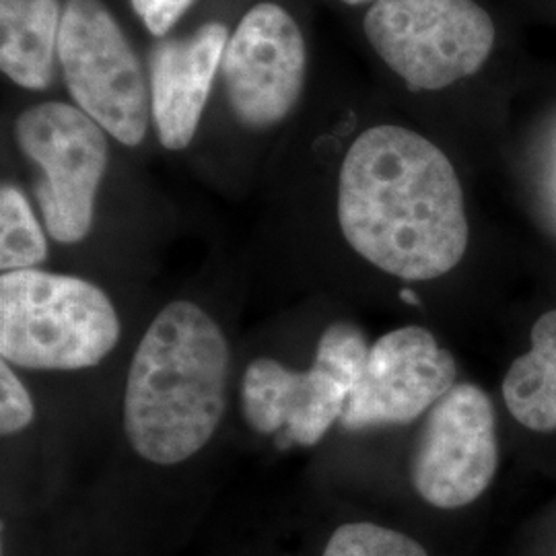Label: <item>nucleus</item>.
Wrapping results in <instances>:
<instances>
[{"label":"nucleus","mask_w":556,"mask_h":556,"mask_svg":"<svg viewBox=\"0 0 556 556\" xmlns=\"http://www.w3.org/2000/svg\"><path fill=\"white\" fill-rule=\"evenodd\" d=\"M346 243L402 280H433L468 250L464 190L450 157L410 128L379 124L349 147L338 174Z\"/></svg>","instance_id":"1"},{"label":"nucleus","mask_w":556,"mask_h":556,"mask_svg":"<svg viewBox=\"0 0 556 556\" xmlns=\"http://www.w3.org/2000/svg\"><path fill=\"white\" fill-rule=\"evenodd\" d=\"M231 351L219 324L178 299L149 324L128 369L124 433L151 464L197 456L225 413Z\"/></svg>","instance_id":"2"},{"label":"nucleus","mask_w":556,"mask_h":556,"mask_svg":"<svg viewBox=\"0 0 556 556\" xmlns=\"http://www.w3.org/2000/svg\"><path fill=\"white\" fill-rule=\"evenodd\" d=\"M118 340V312L98 285L40 268L2 273V361L36 371H79L100 365Z\"/></svg>","instance_id":"3"},{"label":"nucleus","mask_w":556,"mask_h":556,"mask_svg":"<svg viewBox=\"0 0 556 556\" xmlns=\"http://www.w3.org/2000/svg\"><path fill=\"white\" fill-rule=\"evenodd\" d=\"M363 29L413 91H439L477 75L495 46V23L477 0H376Z\"/></svg>","instance_id":"4"},{"label":"nucleus","mask_w":556,"mask_h":556,"mask_svg":"<svg viewBox=\"0 0 556 556\" xmlns=\"http://www.w3.org/2000/svg\"><path fill=\"white\" fill-rule=\"evenodd\" d=\"M62 77L75 105L126 147L151 122V87L118 21L101 0H66L59 34Z\"/></svg>","instance_id":"5"},{"label":"nucleus","mask_w":556,"mask_h":556,"mask_svg":"<svg viewBox=\"0 0 556 556\" xmlns=\"http://www.w3.org/2000/svg\"><path fill=\"white\" fill-rule=\"evenodd\" d=\"M15 139L41 172L36 199L48 233L66 245L79 243L91 231L110 163L105 130L77 105L41 101L17 116Z\"/></svg>","instance_id":"6"},{"label":"nucleus","mask_w":556,"mask_h":556,"mask_svg":"<svg viewBox=\"0 0 556 556\" xmlns=\"http://www.w3.org/2000/svg\"><path fill=\"white\" fill-rule=\"evenodd\" d=\"M498 468L497 418L475 383H456L427 413L410 462L418 495L439 509L477 501Z\"/></svg>","instance_id":"7"},{"label":"nucleus","mask_w":556,"mask_h":556,"mask_svg":"<svg viewBox=\"0 0 556 556\" xmlns=\"http://www.w3.org/2000/svg\"><path fill=\"white\" fill-rule=\"evenodd\" d=\"M220 68L239 124L275 128L295 110L305 85L307 50L298 21L277 2L254 4L229 36Z\"/></svg>","instance_id":"8"},{"label":"nucleus","mask_w":556,"mask_h":556,"mask_svg":"<svg viewBox=\"0 0 556 556\" xmlns=\"http://www.w3.org/2000/svg\"><path fill=\"white\" fill-rule=\"evenodd\" d=\"M456 361L427 328L404 326L378 338L342 413L346 431L408 425L456 386Z\"/></svg>","instance_id":"9"},{"label":"nucleus","mask_w":556,"mask_h":556,"mask_svg":"<svg viewBox=\"0 0 556 556\" xmlns=\"http://www.w3.org/2000/svg\"><path fill=\"white\" fill-rule=\"evenodd\" d=\"M349 396L346 386L316 363L295 371L277 358L260 357L241 381L245 422L262 435L303 447L316 445L342 418Z\"/></svg>","instance_id":"10"},{"label":"nucleus","mask_w":556,"mask_h":556,"mask_svg":"<svg viewBox=\"0 0 556 556\" xmlns=\"http://www.w3.org/2000/svg\"><path fill=\"white\" fill-rule=\"evenodd\" d=\"M227 41V27L211 21L188 38L160 41L151 52V116L167 151H181L194 139Z\"/></svg>","instance_id":"11"},{"label":"nucleus","mask_w":556,"mask_h":556,"mask_svg":"<svg viewBox=\"0 0 556 556\" xmlns=\"http://www.w3.org/2000/svg\"><path fill=\"white\" fill-rule=\"evenodd\" d=\"M59 0H0V68L29 91L50 87L59 52Z\"/></svg>","instance_id":"12"},{"label":"nucleus","mask_w":556,"mask_h":556,"mask_svg":"<svg viewBox=\"0 0 556 556\" xmlns=\"http://www.w3.org/2000/svg\"><path fill=\"white\" fill-rule=\"evenodd\" d=\"M503 397L523 427L556 431V309L536 319L530 351L514 361L503 379Z\"/></svg>","instance_id":"13"},{"label":"nucleus","mask_w":556,"mask_h":556,"mask_svg":"<svg viewBox=\"0 0 556 556\" xmlns=\"http://www.w3.org/2000/svg\"><path fill=\"white\" fill-rule=\"evenodd\" d=\"M48 258L40 220L17 186L0 190V268L2 273L29 270Z\"/></svg>","instance_id":"14"},{"label":"nucleus","mask_w":556,"mask_h":556,"mask_svg":"<svg viewBox=\"0 0 556 556\" xmlns=\"http://www.w3.org/2000/svg\"><path fill=\"white\" fill-rule=\"evenodd\" d=\"M321 556H429L402 532L369 521L344 523L332 532Z\"/></svg>","instance_id":"15"},{"label":"nucleus","mask_w":556,"mask_h":556,"mask_svg":"<svg viewBox=\"0 0 556 556\" xmlns=\"http://www.w3.org/2000/svg\"><path fill=\"white\" fill-rule=\"evenodd\" d=\"M369 349L363 330L353 321H334L319 337L314 363L337 376L353 394L365 371Z\"/></svg>","instance_id":"16"},{"label":"nucleus","mask_w":556,"mask_h":556,"mask_svg":"<svg viewBox=\"0 0 556 556\" xmlns=\"http://www.w3.org/2000/svg\"><path fill=\"white\" fill-rule=\"evenodd\" d=\"M0 433L2 435H15L31 425L36 417V408L29 392L15 376L11 363H0Z\"/></svg>","instance_id":"17"},{"label":"nucleus","mask_w":556,"mask_h":556,"mask_svg":"<svg viewBox=\"0 0 556 556\" xmlns=\"http://www.w3.org/2000/svg\"><path fill=\"white\" fill-rule=\"evenodd\" d=\"M135 13L144 23V27L155 36L163 38L174 29L194 0H130Z\"/></svg>","instance_id":"18"},{"label":"nucleus","mask_w":556,"mask_h":556,"mask_svg":"<svg viewBox=\"0 0 556 556\" xmlns=\"http://www.w3.org/2000/svg\"><path fill=\"white\" fill-rule=\"evenodd\" d=\"M400 298L404 299L406 303H410V305H418L420 301H418L417 293H413L410 289H404L402 293H400Z\"/></svg>","instance_id":"19"},{"label":"nucleus","mask_w":556,"mask_h":556,"mask_svg":"<svg viewBox=\"0 0 556 556\" xmlns=\"http://www.w3.org/2000/svg\"><path fill=\"white\" fill-rule=\"evenodd\" d=\"M344 4H351V7H357V4H365V2H376V0H340Z\"/></svg>","instance_id":"20"}]
</instances>
